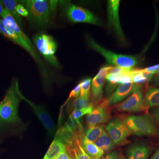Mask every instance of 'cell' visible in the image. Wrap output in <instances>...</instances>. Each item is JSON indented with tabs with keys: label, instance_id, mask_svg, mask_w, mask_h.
<instances>
[{
	"label": "cell",
	"instance_id": "obj_29",
	"mask_svg": "<svg viewBox=\"0 0 159 159\" xmlns=\"http://www.w3.org/2000/svg\"><path fill=\"white\" fill-rule=\"evenodd\" d=\"M101 159H123L119 152L116 151H113L109 152Z\"/></svg>",
	"mask_w": 159,
	"mask_h": 159
},
{
	"label": "cell",
	"instance_id": "obj_10",
	"mask_svg": "<svg viewBox=\"0 0 159 159\" xmlns=\"http://www.w3.org/2000/svg\"><path fill=\"white\" fill-rule=\"evenodd\" d=\"M119 0H110L107 2L108 25L110 28L115 31L117 37L121 41L125 39L124 33L120 25L119 18Z\"/></svg>",
	"mask_w": 159,
	"mask_h": 159
},
{
	"label": "cell",
	"instance_id": "obj_36",
	"mask_svg": "<svg viewBox=\"0 0 159 159\" xmlns=\"http://www.w3.org/2000/svg\"><path fill=\"white\" fill-rule=\"evenodd\" d=\"M151 159H159V148L154 153Z\"/></svg>",
	"mask_w": 159,
	"mask_h": 159
},
{
	"label": "cell",
	"instance_id": "obj_12",
	"mask_svg": "<svg viewBox=\"0 0 159 159\" xmlns=\"http://www.w3.org/2000/svg\"><path fill=\"white\" fill-rule=\"evenodd\" d=\"M21 98L22 99L25 100L31 107L34 113L43 125L49 135L50 136L54 135L55 134V126L51 116L46 109L42 106L34 104L29 99H26L25 97L23 96L22 94L21 95Z\"/></svg>",
	"mask_w": 159,
	"mask_h": 159
},
{
	"label": "cell",
	"instance_id": "obj_1",
	"mask_svg": "<svg viewBox=\"0 0 159 159\" xmlns=\"http://www.w3.org/2000/svg\"><path fill=\"white\" fill-rule=\"evenodd\" d=\"M4 22L2 20L0 19V33L21 47L31 55L41 68L45 84L50 85V75L47 72V70L44 68L43 63L29 38L23 32L20 27L11 14L8 13L5 16Z\"/></svg>",
	"mask_w": 159,
	"mask_h": 159
},
{
	"label": "cell",
	"instance_id": "obj_20",
	"mask_svg": "<svg viewBox=\"0 0 159 159\" xmlns=\"http://www.w3.org/2000/svg\"><path fill=\"white\" fill-rule=\"evenodd\" d=\"M67 149L69 150L72 159H91L83 149L79 139L74 145L67 147Z\"/></svg>",
	"mask_w": 159,
	"mask_h": 159
},
{
	"label": "cell",
	"instance_id": "obj_26",
	"mask_svg": "<svg viewBox=\"0 0 159 159\" xmlns=\"http://www.w3.org/2000/svg\"><path fill=\"white\" fill-rule=\"evenodd\" d=\"M91 81H92V79L89 78L84 80L80 83V97L89 98Z\"/></svg>",
	"mask_w": 159,
	"mask_h": 159
},
{
	"label": "cell",
	"instance_id": "obj_19",
	"mask_svg": "<svg viewBox=\"0 0 159 159\" xmlns=\"http://www.w3.org/2000/svg\"><path fill=\"white\" fill-rule=\"evenodd\" d=\"M94 143L104 152L112 150L115 147V143L105 130Z\"/></svg>",
	"mask_w": 159,
	"mask_h": 159
},
{
	"label": "cell",
	"instance_id": "obj_31",
	"mask_svg": "<svg viewBox=\"0 0 159 159\" xmlns=\"http://www.w3.org/2000/svg\"><path fill=\"white\" fill-rule=\"evenodd\" d=\"M57 159H72L70 154L68 152L67 149L65 151L63 152L59 156L57 157Z\"/></svg>",
	"mask_w": 159,
	"mask_h": 159
},
{
	"label": "cell",
	"instance_id": "obj_15",
	"mask_svg": "<svg viewBox=\"0 0 159 159\" xmlns=\"http://www.w3.org/2000/svg\"><path fill=\"white\" fill-rule=\"evenodd\" d=\"M81 145L83 149L91 159H101L104 154V152L95 145L93 142H90L82 136Z\"/></svg>",
	"mask_w": 159,
	"mask_h": 159
},
{
	"label": "cell",
	"instance_id": "obj_32",
	"mask_svg": "<svg viewBox=\"0 0 159 159\" xmlns=\"http://www.w3.org/2000/svg\"><path fill=\"white\" fill-rule=\"evenodd\" d=\"M58 2L57 1H49L51 12L53 11V12H54L55 10H56Z\"/></svg>",
	"mask_w": 159,
	"mask_h": 159
},
{
	"label": "cell",
	"instance_id": "obj_3",
	"mask_svg": "<svg viewBox=\"0 0 159 159\" xmlns=\"http://www.w3.org/2000/svg\"><path fill=\"white\" fill-rule=\"evenodd\" d=\"M29 12L28 16L31 23L39 27H45L51 20V10L49 1L27 0L20 1Z\"/></svg>",
	"mask_w": 159,
	"mask_h": 159
},
{
	"label": "cell",
	"instance_id": "obj_8",
	"mask_svg": "<svg viewBox=\"0 0 159 159\" xmlns=\"http://www.w3.org/2000/svg\"><path fill=\"white\" fill-rule=\"evenodd\" d=\"M106 129L113 142L116 145L123 143L131 133L124 121L119 119L111 120Z\"/></svg>",
	"mask_w": 159,
	"mask_h": 159
},
{
	"label": "cell",
	"instance_id": "obj_6",
	"mask_svg": "<svg viewBox=\"0 0 159 159\" xmlns=\"http://www.w3.org/2000/svg\"><path fill=\"white\" fill-rule=\"evenodd\" d=\"M33 41L46 61L55 68L59 69L60 65L55 55L57 44L53 37L41 32L33 36Z\"/></svg>",
	"mask_w": 159,
	"mask_h": 159
},
{
	"label": "cell",
	"instance_id": "obj_35",
	"mask_svg": "<svg viewBox=\"0 0 159 159\" xmlns=\"http://www.w3.org/2000/svg\"><path fill=\"white\" fill-rule=\"evenodd\" d=\"M153 84L154 85L159 86V74H157L153 78Z\"/></svg>",
	"mask_w": 159,
	"mask_h": 159
},
{
	"label": "cell",
	"instance_id": "obj_11",
	"mask_svg": "<svg viewBox=\"0 0 159 159\" xmlns=\"http://www.w3.org/2000/svg\"><path fill=\"white\" fill-rule=\"evenodd\" d=\"M109 106L107 99L103 100L100 105L94 108L92 112L88 115L86 123L89 128L101 125L108 121L110 118Z\"/></svg>",
	"mask_w": 159,
	"mask_h": 159
},
{
	"label": "cell",
	"instance_id": "obj_34",
	"mask_svg": "<svg viewBox=\"0 0 159 159\" xmlns=\"http://www.w3.org/2000/svg\"><path fill=\"white\" fill-rule=\"evenodd\" d=\"M5 9L4 8V5L2 1H0V17H2L3 14H4V11Z\"/></svg>",
	"mask_w": 159,
	"mask_h": 159
},
{
	"label": "cell",
	"instance_id": "obj_33",
	"mask_svg": "<svg viewBox=\"0 0 159 159\" xmlns=\"http://www.w3.org/2000/svg\"><path fill=\"white\" fill-rule=\"evenodd\" d=\"M153 114L156 119H157V121L159 123V107L154 110Z\"/></svg>",
	"mask_w": 159,
	"mask_h": 159
},
{
	"label": "cell",
	"instance_id": "obj_4",
	"mask_svg": "<svg viewBox=\"0 0 159 159\" xmlns=\"http://www.w3.org/2000/svg\"><path fill=\"white\" fill-rule=\"evenodd\" d=\"M130 132L139 136H154L159 134L154 119L149 115L132 116L124 120Z\"/></svg>",
	"mask_w": 159,
	"mask_h": 159
},
{
	"label": "cell",
	"instance_id": "obj_16",
	"mask_svg": "<svg viewBox=\"0 0 159 159\" xmlns=\"http://www.w3.org/2000/svg\"><path fill=\"white\" fill-rule=\"evenodd\" d=\"M66 150L65 144L61 139L55 137L43 159H57L61 152Z\"/></svg>",
	"mask_w": 159,
	"mask_h": 159
},
{
	"label": "cell",
	"instance_id": "obj_28",
	"mask_svg": "<svg viewBox=\"0 0 159 159\" xmlns=\"http://www.w3.org/2000/svg\"><path fill=\"white\" fill-rule=\"evenodd\" d=\"M16 10L20 16L23 17H28L29 16V12L24 6L20 3L16 7Z\"/></svg>",
	"mask_w": 159,
	"mask_h": 159
},
{
	"label": "cell",
	"instance_id": "obj_22",
	"mask_svg": "<svg viewBox=\"0 0 159 159\" xmlns=\"http://www.w3.org/2000/svg\"><path fill=\"white\" fill-rule=\"evenodd\" d=\"M104 131V125H99L89 127L85 134V138L92 142H95L99 139Z\"/></svg>",
	"mask_w": 159,
	"mask_h": 159
},
{
	"label": "cell",
	"instance_id": "obj_24",
	"mask_svg": "<svg viewBox=\"0 0 159 159\" xmlns=\"http://www.w3.org/2000/svg\"><path fill=\"white\" fill-rule=\"evenodd\" d=\"M94 107L92 104H90L87 107L80 109L72 112L70 116L72 118L77 122H79L80 118L85 115H89L93 110Z\"/></svg>",
	"mask_w": 159,
	"mask_h": 159
},
{
	"label": "cell",
	"instance_id": "obj_25",
	"mask_svg": "<svg viewBox=\"0 0 159 159\" xmlns=\"http://www.w3.org/2000/svg\"><path fill=\"white\" fill-rule=\"evenodd\" d=\"M149 80L145 77L144 72L141 70H133L132 82L136 84L145 83Z\"/></svg>",
	"mask_w": 159,
	"mask_h": 159
},
{
	"label": "cell",
	"instance_id": "obj_5",
	"mask_svg": "<svg viewBox=\"0 0 159 159\" xmlns=\"http://www.w3.org/2000/svg\"><path fill=\"white\" fill-rule=\"evenodd\" d=\"M89 45L103 56L109 64L125 69H132L137 65L138 59L136 56L114 53L104 48L95 41L92 38L87 37Z\"/></svg>",
	"mask_w": 159,
	"mask_h": 159
},
{
	"label": "cell",
	"instance_id": "obj_21",
	"mask_svg": "<svg viewBox=\"0 0 159 159\" xmlns=\"http://www.w3.org/2000/svg\"><path fill=\"white\" fill-rule=\"evenodd\" d=\"M2 2L5 7V9L8 10L11 16L14 18L19 25L21 27V26L23 25L22 20L21 16L18 14L16 10V7L18 4H19L20 2L16 0H3Z\"/></svg>",
	"mask_w": 159,
	"mask_h": 159
},
{
	"label": "cell",
	"instance_id": "obj_13",
	"mask_svg": "<svg viewBox=\"0 0 159 159\" xmlns=\"http://www.w3.org/2000/svg\"><path fill=\"white\" fill-rule=\"evenodd\" d=\"M113 67L111 66L103 67L92 80V97L94 102H98L102 99L106 77Z\"/></svg>",
	"mask_w": 159,
	"mask_h": 159
},
{
	"label": "cell",
	"instance_id": "obj_18",
	"mask_svg": "<svg viewBox=\"0 0 159 159\" xmlns=\"http://www.w3.org/2000/svg\"><path fill=\"white\" fill-rule=\"evenodd\" d=\"M145 101L148 107L159 106V88L152 87L149 88L145 93Z\"/></svg>",
	"mask_w": 159,
	"mask_h": 159
},
{
	"label": "cell",
	"instance_id": "obj_37",
	"mask_svg": "<svg viewBox=\"0 0 159 159\" xmlns=\"http://www.w3.org/2000/svg\"><path fill=\"white\" fill-rule=\"evenodd\" d=\"M4 122L2 120L0 119V129H2L4 127V126H5Z\"/></svg>",
	"mask_w": 159,
	"mask_h": 159
},
{
	"label": "cell",
	"instance_id": "obj_9",
	"mask_svg": "<svg viewBox=\"0 0 159 159\" xmlns=\"http://www.w3.org/2000/svg\"><path fill=\"white\" fill-rule=\"evenodd\" d=\"M144 98L142 86L139 85L124 102L116 107L120 111L138 112L144 107Z\"/></svg>",
	"mask_w": 159,
	"mask_h": 159
},
{
	"label": "cell",
	"instance_id": "obj_7",
	"mask_svg": "<svg viewBox=\"0 0 159 159\" xmlns=\"http://www.w3.org/2000/svg\"><path fill=\"white\" fill-rule=\"evenodd\" d=\"M66 15L69 20L74 23H84L100 25V20L87 9L70 4L66 8Z\"/></svg>",
	"mask_w": 159,
	"mask_h": 159
},
{
	"label": "cell",
	"instance_id": "obj_2",
	"mask_svg": "<svg viewBox=\"0 0 159 159\" xmlns=\"http://www.w3.org/2000/svg\"><path fill=\"white\" fill-rule=\"evenodd\" d=\"M21 95L17 80H13L5 97L0 102V119L4 122L20 123L18 115V106L21 100Z\"/></svg>",
	"mask_w": 159,
	"mask_h": 159
},
{
	"label": "cell",
	"instance_id": "obj_27",
	"mask_svg": "<svg viewBox=\"0 0 159 159\" xmlns=\"http://www.w3.org/2000/svg\"><path fill=\"white\" fill-rule=\"evenodd\" d=\"M80 84H79L74 89L71 91L70 95H69L68 98L67 99L65 104H66L72 98H76H76H78V97H79V94L80 93Z\"/></svg>",
	"mask_w": 159,
	"mask_h": 159
},
{
	"label": "cell",
	"instance_id": "obj_23",
	"mask_svg": "<svg viewBox=\"0 0 159 159\" xmlns=\"http://www.w3.org/2000/svg\"><path fill=\"white\" fill-rule=\"evenodd\" d=\"M89 105V98H83L80 97L72 101L70 105L69 109L70 110L74 111L80 109L85 108Z\"/></svg>",
	"mask_w": 159,
	"mask_h": 159
},
{
	"label": "cell",
	"instance_id": "obj_17",
	"mask_svg": "<svg viewBox=\"0 0 159 159\" xmlns=\"http://www.w3.org/2000/svg\"><path fill=\"white\" fill-rule=\"evenodd\" d=\"M149 148L142 144H136L129 148L127 159H147L149 156Z\"/></svg>",
	"mask_w": 159,
	"mask_h": 159
},
{
	"label": "cell",
	"instance_id": "obj_14",
	"mask_svg": "<svg viewBox=\"0 0 159 159\" xmlns=\"http://www.w3.org/2000/svg\"><path fill=\"white\" fill-rule=\"evenodd\" d=\"M139 85L133 83L119 84L116 90L107 99L109 105H114L121 102L132 93Z\"/></svg>",
	"mask_w": 159,
	"mask_h": 159
},
{
	"label": "cell",
	"instance_id": "obj_30",
	"mask_svg": "<svg viewBox=\"0 0 159 159\" xmlns=\"http://www.w3.org/2000/svg\"><path fill=\"white\" fill-rule=\"evenodd\" d=\"M145 71H148L152 74H159V64L156 65L152 66L144 69Z\"/></svg>",
	"mask_w": 159,
	"mask_h": 159
}]
</instances>
